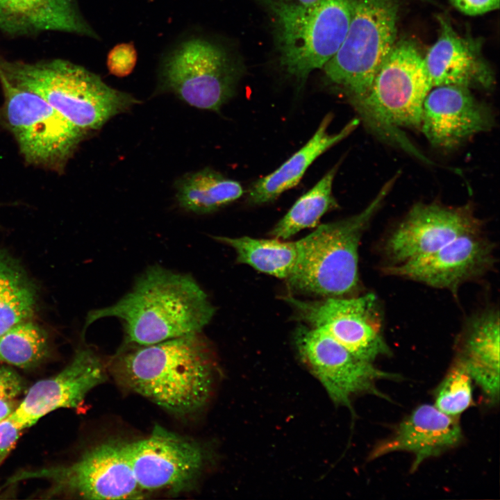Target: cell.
Segmentation results:
<instances>
[{
	"label": "cell",
	"mask_w": 500,
	"mask_h": 500,
	"mask_svg": "<svg viewBox=\"0 0 500 500\" xmlns=\"http://www.w3.org/2000/svg\"><path fill=\"white\" fill-rule=\"evenodd\" d=\"M38 290L20 263L0 249V335L14 325L33 319Z\"/></svg>",
	"instance_id": "603a6c76"
},
{
	"label": "cell",
	"mask_w": 500,
	"mask_h": 500,
	"mask_svg": "<svg viewBox=\"0 0 500 500\" xmlns=\"http://www.w3.org/2000/svg\"><path fill=\"white\" fill-rule=\"evenodd\" d=\"M127 445L135 480L147 494L188 490L206 465L207 455L199 443L159 425L148 437Z\"/></svg>",
	"instance_id": "7c38bea8"
},
{
	"label": "cell",
	"mask_w": 500,
	"mask_h": 500,
	"mask_svg": "<svg viewBox=\"0 0 500 500\" xmlns=\"http://www.w3.org/2000/svg\"><path fill=\"white\" fill-rule=\"evenodd\" d=\"M24 388L23 378L15 369L0 365V400H14Z\"/></svg>",
	"instance_id": "f546056e"
},
{
	"label": "cell",
	"mask_w": 500,
	"mask_h": 500,
	"mask_svg": "<svg viewBox=\"0 0 500 500\" xmlns=\"http://www.w3.org/2000/svg\"><path fill=\"white\" fill-rule=\"evenodd\" d=\"M0 72L13 85L42 98L87 135L140 103L66 60L27 62L0 56Z\"/></svg>",
	"instance_id": "3957f363"
},
{
	"label": "cell",
	"mask_w": 500,
	"mask_h": 500,
	"mask_svg": "<svg viewBox=\"0 0 500 500\" xmlns=\"http://www.w3.org/2000/svg\"><path fill=\"white\" fill-rule=\"evenodd\" d=\"M50 353L47 331L33 319L19 322L0 335V363L22 369L38 366Z\"/></svg>",
	"instance_id": "4316f807"
},
{
	"label": "cell",
	"mask_w": 500,
	"mask_h": 500,
	"mask_svg": "<svg viewBox=\"0 0 500 500\" xmlns=\"http://www.w3.org/2000/svg\"><path fill=\"white\" fill-rule=\"evenodd\" d=\"M106 377L99 355L90 348L78 349L60 372L30 387L10 417L24 429L53 410L78 408L88 393Z\"/></svg>",
	"instance_id": "2e32d148"
},
{
	"label": "cell",
	"mask_w": 500,
	"mask_h": 500,
	"mask_svg": "<svg viewBox=\"0 0 500 500\" xmlns=\"http://www.w3.org/2000/svg\"><path fill=\"white\" fill-rule=\"evenodd\" d=\"M302 361L318 378L333 401L351 409L356 394L369 393L385 398L376 388L382 379H399L397 374L382 371L356 356L324 331L301 326L294 337Z\"/></svg>",
	"instance_id": "4fadbf2b"
},
{
	"label": "cell",
	"mask_w": 500,
	"mask_h": 500,
	"mask_svg": "<svg viewBox=\"0 0 500 500\" xmlns=\"http://www.w3.org/2000/svg\"><path fill=\"white\" fill-rule=\"evenodd\" d=\"M303 6H312L327 0H298Z\"/></svg>",
	"instance_id": "836d02e7"
},
{
	"label": "cell",
	"mask_w": 500,
	"mask_h": 500,
	"mask_svg": "<svg viewBox=\"0 0 500 500\" xmlns=\"http://www.w3.org/2000/svg\"><path fill=\"white\" fill-rule=\"evenodd\" d=\"M1 115L28 162L60 171L87 135L36 94L10 83L0 72Z\"/></svg>",
	"instance_id": "9c48e42d"
},
{
	"label": "cell",
	"mask_w": 500,
	"mask_h": 500,
	"mask_svg": "<svg viewBox=\"0 0 500 500\" xmlns=\"http://www.w3.org/2000/svg\"><path fill=\"white\" fill-rule=\"evenodd\" d=\"M256 1L274 17L281 66L301 83L334 56L351 17L352 0H327L312 6L291 0Z\"/></svg>",
	"instance_id": "8992f818"
},
{
	"label": "cell",
	"mask_w": 500,
	"mask_h": 500,
	"mask_svg": "<svg viewBox=\"0 0 500 500\" xmlns=\"http://www.w3.org/2000/svg\"><path fill=\"white\" fill-rule=\"evenodd\" d=\"M18 403L14 400H0V421L9 417Z\"/></svg>",
	"instance_id": "d6a6232c"
},
{
	"label": "cell",
	"mask_w": 500,
	"mask_h": 500,
	"mask_svg": "<svg viewBox=\"0 0 500 500\" xmlns=\"http://www.w3.org/2000/svg\"><path fill=\"white\" fill-rule=\"evenodd\" d=\"M115 357L119 381L165 410L178 416L194 413L208 400L215 362L199 333L149 345H133Z\"/></svg>",
	"instance_id": "6da1fadb"
},
{
	"label": "cell",
	"mask_w": 500,
	"mask_h": 500,
	"mask_svg": "<svg viewBox=\"0 0 500 500\" xmlns=\"http://www.w3.org/2000/svg\"><path fill=\"white\" fill-rule=\"evenodd\" d=\"M176 191L179 206L197 214L215 211L243 194L239 182L210 168L185 174L176 181Z\"/></svg>",
	"instance_id": "cb8c5ba5"
},
{
	"label": "cell",
	"mask_w": 500,
	"mask_h": 500,
	"mask_svg": "<svg viewBox=\"0 0 500 500\" xmlns=\"http://www.w3.org/2000/svg\"><path fill=\"white\" fill-rule=\"evenodd\" d=\"M395 0H352L350 24L340 47L323 67L326 77L356 110L396 44Z\"/></svg>",
	"instance_id": "52a82bcc"
},
{
	"label": "cell",
	"mask_w": 500,
	"mask_h": 500,
	"mask_svg": "<svg viewBox=\"0 0 500 500\" xmlns=\"http://www.w3.org/2000/svg\"><path fill=\"white\" fill-rule=\"evenodd\" d=\"M28 478L49 481L50 494H70L85 499H140L147 494L135 480L127 442L118 440L94 447L65 466L17 473L8 483Z\"/></svg>",
	"instance_id": "30bf717a"
},
{
	"label": "cell",
	"mask_w": 500,
	"mask_h": 500,
	"mask_svg": "<svg viewBox=\"0 0 500 500\" xmlns=\"http://www.w3.org/2000/svg\"><path fill=\"white\" fill-rule=\"evenodd\" d=\"M472 401V378L463 365L456 359L435 391V406L442 412L456 417L465 411Z\"/></svg>",
	"instance_id": "83f0119b"
},
{
	"label": "cell",
	"mask_w": 500,
	"mask_h": 500,
	"mask_svg": "<svg viewBox=\"0 0 500 500\" xmlns=\"http://www.w3.org/2000/svg\"><path fill=\"white\" fill-rule=\"evenodd\" d=\"M397 176L384 184L360 212L337 222L323 224L297 240L299 256L287 278L294 292L325 297H347L359 285L358 247L372 217L394 185Z\"/></svg>",
	"instance_id": "277c9868"
},
{
	"label": "cell",
	"mask_w": 500,
	"mask_h": 500,
	"mask_svg": "<svg viewBox=\"0 0 500 500\" xmlns=\"http://www.w3.org/2000/svg\"><path fill=\"white\" fill-rule=\"evenodd\" d=\"M483 223L472 204L417 203L386 239V265H399L428 255L465 233L483 231Z\"/></svg>",
	"instance_id": "5bb4252c"
},
{
	"label": "cell",
	"mask_w": 500,
	"mask_h": 500,
	"mask_svg": "<svg viewBox=\"0 0 500 500\" xmlns=\"http://www.w3.org/2000/svg\"><path fill=\"white\" fill-rule=\"evenodd\" d=\"M338 165L331 168L314 187L299 197L270 235L286 240L307 228L315 227L328 211L338 207L333 194V183Z\"/></svg>",
	"instance_id": "484cf974"
},
{
	"label": "cell",
	"mask_w": 500,
	"mask_h": 500,
	"mask_svg": "<svg viewBox=\"0 0 500 500\" xmlns=\"http://www.w3.org/2000/svg\"><path fill=\"white\" fill-rule=\"evenodd\" d=\"M460 12L476 16L499 9V0H449Z\"/></svg>",
	"instance_id": "1f68e13d"
},
{
	"label": "cell",
	"mask_w": 500,
	"mask_h": 500,
	"mask_svg": "<svg viewBox=\"0 0 500 500\" xmlns=\"http://www.w3.org/2000/svg\"><path fill=\"white\" fill-rule=\"evenodd\" d=\"M23 430L10 416L0 421V465L15 447Z\"/></svg>",
	"instance_id": "4dcf8cb0"
},
{
	"label": "cell",
	"mask_w": 500,
	"mask_h": 500,
	"mask_svg": "<svg viewBox=\"0 0 500 500\" xmlns=\"http://www.w3.org/2000/svg\"><path fill=\"white\" fill-rule=\"evenodd\" d=\"M494 249L483 231L471 232L428 255L384 265L381 272L456 293L462 284L481 278L494 267Z\"/></svg>",
	"instance_id": "9a60e30c"
},
{
	"label": "cell",
	"mask_w": 500,
	"mask_h": 500,
	"mask_svg": "<svg viewBox=\"0 0 500 500\" xmlns=\"http://www.w3.org/2000/svg\"><path fill=\"white\" fill-rule=\"evenodd\" d=\"M432 88L424 57L416 46L407 40L398 42L356 112L378 136L419 158L422 153L400 128H420L424 102Z\"/></svg>",
	"instance_id": "5b68a950"
},
{
	"label": "cell",
	"mask_w": 500,
	"mask_h": 500,
	"mask_svg": "<svg viewBox=\"0 0 500 500\" xmlns=\"http://www.w3.org/2000/svg\"><path fill=\"white\" fill-rule=\"evenodd\" d=\"M215 238L232 247L239 262L275 277L287 279L297 262V241L286 242L275 238L258 239L247 236H217Z\"/></svg>",
	"instance_id": "d4e9b609"
},
{
	"label": "cell",
	"mask_w": 500,
	"mask_h": 500,
	"mask_svg": "<svg viewBox=\"0 0 500 500\" xmlns=\"http://www.w3.org/2000/svg\"><path fill=\"white\" fill-rule=\"evenodd\" d=\"M138 61V53L133 42H123L114 46L108 52L106 66L109 72L119 78L128 76Z\"/></svg>",
	"instance_id": "f1b7e54d"
},
{
	"label": "cell",
	"mask_w": 500,
	"mask_h": 500,
	"mask_svg": "<svg viewBox=\"0 0 500 500\" xmlns=\"http://www.w3.org/2000/svg\"><path fill=\"white\" fill-rule=\"evenodd\" d=\"M307 326L319 329L360 358L372 362L390 350L382 333V320L374 294L330 297L308 301L284 299Z\"/></svg>",
	"instance_id": "8fae6325"
},
{
	"label": "cell",
	"mask_w": 500,
	"mask_h": 500,
	"mask_svg": "<svg viewBox=\"0 0 500 500\" xmlns=\"http://www.w3.org/2000/svg\"><path fill=\"white\" fill-rule=\"evenodd\" d=\"M0 31L10 35L58 31L99 38L77 0H0Z\"/></svg>",
	"instance_id": "ffe728a7"
},
{
	"label": "cell",
	"mask_w": 500,
	"mask_h": 500,
	"mask_svg": "<svg viewBox=\"0 0 500 500\" xmlns=\"http://www.w3.org/2000/svg\"><path fill=\"white\" fill-rule=\"evenodd\" d=\"M440 22V34L424 57L433 88H489L494 77L477 45L460 36L445 19Z\"/></svg>",
	"instance_id": "d6986e66"
},
{
	"label": "cell",
	"mask_w": 500,
	"mask_h": 500,
	"mask_svg": "<svg viewBox=\"0 0 500 500\" xmlns=\"http://www.w3.org/2000/svg\"><path fill=\"white\" fill-rule=\"evenodd\" d=\"M462 440V430L455 417L435 406L424 404L406 417L387 439L373 448L369 460L397 451L415 456L412 471L426 459L438 456L456 447Z\"/></svg>",
	"instance_id": "ac0fdd59"
},
{
	"label": "cell",
	"mask_w": 500,
	"mask_h": 500,
	"mask_svg": "<svg viewBox=\"0 0 500 500\" xmlns=\"http://www.w3.org/2000/svg\"><path fill=\"white\" fill-rule=\"evenodd\" d=\"M214 313L192 277L153 266L116 303L90 311L84 328L101 318L116 317L123 322L126 344L149 345L201 332Z\"/></svg>",
	"instance_id": "7a4b0ae2"
},
{
	"label": "cell",
	"mask_w": 500,
	"mask_h": 500,
	"mask_svg": "<svg viewBox=\"0 0 500 500\" xmlns=\"http://www.w3.org/2000/svg\"><path fill=\"white\" fill-rule=\"evenodd\" d=\"M494 122L492 110L470 89L440 85L424 100L419 129L432 146L448 149L489 131Z\"/></svg>",
	"instance_id": "e0dca14e"
},
{
	"label": "cell",
	"mask_w": 500,
	"mask_h": 500,
	"mask_svg": "<svg viewBox=\"0 0 500 500\" xmlns=\"http://www.w3.org/2000/svg\"><path fill=\"white\" fill-rule=\"evenodd\" d=\"M499 311L488 309L471 317L456 358L492 403L499 399Z\"/></svg>",
	"instance_id": "44dd1931"
},
{
	"label": "cell",
	"mask_w": 500,
	"mask_h": 500,
	"mask_svg": "<svg viewBox=\"0 0 500 500\" xmlns=\"http://www.w3.org/2000/svg\"><path fill=\"white\" fill-rule=\"evenodd\" d=\"M240 76L238 65L223 46L192 31L181 35L160 57L156 92L218 112L235 94Z\"/></svg>",
	"instance_id": "ba28073f"
},
{
	"label": "cell",
	"mask_w": 500,
	"mask_h": 500,
	"mask_svg": "<svg viewBox=\"0 0 500 500\" xmlns=\"http://www.w3.org/2000/svg\"><path fill=\"white\" fill-rule=\"evenodd\" d=\"M333 115L327 114L311 138L300 149L271 174L256 181L250 188L247 200L263 204L277 199L283 192L296 186L310 165L322 153L348 137L358 126L354 118L339 132L329 133Z\"/></svg>",
	"instance_id": "7402d4cb"
}]
</instances>
